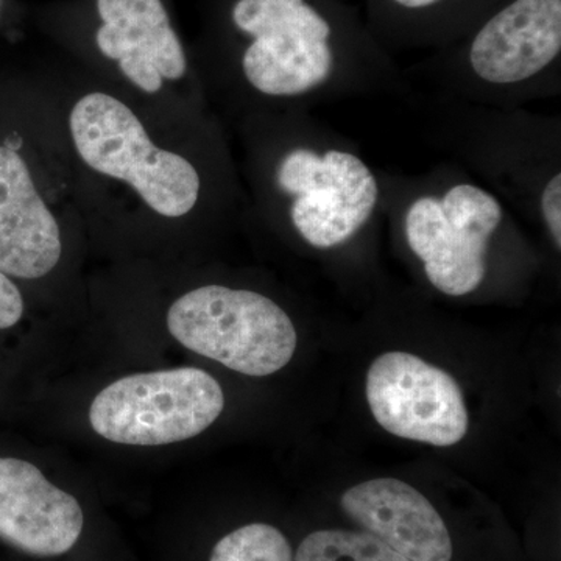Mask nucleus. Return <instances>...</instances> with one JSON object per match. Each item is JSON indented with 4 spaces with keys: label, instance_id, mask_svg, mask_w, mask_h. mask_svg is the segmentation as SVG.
<instances>
[{
    "label": "nucleus",
    "instance_id": "nucleus-1",
    "mask_svg": "<svg viewBox=\"0 0 561 561\" xmlns=\"http://www.w3.org/2000/svg\"><path fill=\"white\" fill-rule=\"evenodd\" d=\"M227 25L245 43L241 66L267 95H298L334 72L337 44L353 25L332 0H228Z\"/></svg>",
    "mask_w": 561,
    "mask_h": 561
},
{
    "label": "nucleus",
    "instance_id": "nucleus-2",
    "mask_svg": "<svg viewBox=\"0 0 561 561\" xmlns=\"http://www.w3.org/2000/svg\"><path fill=\"white\" fill-rule=\"evenodd\" d=\"M77 153L95 172L125 181L154 213L186 216L197 205L201 176L186 158L154 146L142 122L119 99L92 92L69 117Z\"/></svg>",
    "mask_w": 561,
    "mask_h": 561
},
{
    "label": "nucleus",
    "instance_id": "nucleus-3",
    "mask_svg": "<svg viewBox=\"0 0 561 561\" xmlns=\"http://www.w3.org/2000/svg\"><path fill=\"white\" fill-rule=\"evenodd\" d=\"M169 332L187 350L247 376L283 370L297 350L294 321L256 291L203 286L173 302Z\"/></svg>",
    "mask_w": 561,
    "mask_h": 561
},
{
    "label": "nucleus",
    "instance_id": "nucleus-4",
    "mask_svg": "<svg viewBox=\"0 0 561 561\" xmlns=\"http://www.w3.org/2000/svg\"><path fill=\"white\" fill-rule=\"evenodd\" d=\"M224 408V390L209 373L180 367L125 376L105 387L92 401L90 423L121 445H171L208 430Z\"/></svg>",
    "mask_w": 561,
    "mask_h": 561
},
{
    "label": "nucleus",
    "instance_id": "nucleus-5",
    "mask_svg": "<svg viewBox=\"0 0 561 561\" xmlns=\"http://www.w3.org/2000/svg\"><path fill=\"white\" fill-rule=\"evenodd\" d=\"M502 220L500 202L472 184H457L442 201L423 197L405 214V238L435 289L463 297L485 278L489 241Z\"/></svg>",
    "mask_w": 561,
    "mask_h": 561
},
{
    "label": "nucleus",
    "instance_id": "nucleus-6",
    "mask_svg": "<svg viewBox=\"0 0 561 561\" xmlns=\"http://www.w3.org/2000/svg\"><path fill=\"white\" fill-rule=\"evenodd\" d=\"M276 180L295 197L290 217L309 245L327 250L350 241L370 219L378 181L360 158L341 150L319 157L297 149L280 161Z\"/></svg>",
    "mask_w": 561,
    "mask_h": 561
},
{
    "label": "nucleus",
    "instance_id": "nucleus-7",
    "mask_svg": "<svg viewBox=\"0 0 561 561\" xmlns=\"http://www.w3.org/2000/svg\"><path fill=\"white\" fill-rule=\"evenodd\" d=\"M365 393L379 426L394 437L445 448L470 430L459 383L415 354H381L368 368Z\"/></svg>",
    "mask_w": 561,
    "mask_h": 561
},
{
    "label": "nucleus",
    "instance_id": "nucleus-8",
    "mask_svg": "<svg viewBox=\"0 0 561 561\" xmlns=\"http://www.w3.org/2000/svg\"><path fill=\"white\" fill-rule=\"evenodd\" d=\"M341 508L357 529L379 538L411 561H460L453 524L411 483L378 478L350 486Z\"/></svg>",
    "mask_w": 561,
    "mask_h": 561
},
{
    "label": "nucleus",
    "instance_id": "nucleus-9",
    "mask_svg": "<svg viewBox=\"0 0 561 561\" xmlns=\"http://www.w3.org/2000/svg\"><path fill=\"white\" fill-rule=\"evenodd\" d=\"M92 9L95 49L135 87L154 94L162 81L183 79L186 51L165 0H92Z\"/></svg>",
    "mask_w": 561,
    "mask_h": 561
},
{
    "label": "nucleus",
    "instance_id": "nucleus-10",
    "mask_svg": "<svg viewBox=\"0 0 561 561\" xmlns=\"http://www.w3.org/2000/svg\"><path fill=\"white\" fill-rule=\"evenodd\" d=\"M561 0H505L479 22L467 47L470 68L486 83H522L559 60Z\"/></svg>",
    "mask_w": 561,
    "mask_h": 561
},
{
    "label": "nucleus",
    "instance_id": "nucleus-11",
    "mask_svg": "<svg viewBox=\"0 0 561 561\" xmlns=\"http://www.w3.org/2000/svg\"><path fill=\"white\" fill-rule=\"evenodd\" d=\"M79 501L28 461L0 457V540L36 557H58L79 541Z\"/></svg>",
    "mask_w": 561,
    "mask_h": 561
},
{
    "label": "nucleus",
    "instance_id": "nucleus-12",
    "mask_svg": "<svg viewBox=\"0 0 561 561\" xmlns=\"http://www.w3.org/2000/svg\"><path fill=\"white\" fill-rule=\"evenodd\" d=\"M61 253L60 227L27 164L16 151L0 146V273L43 278L57 267Z\"/></svg>",
    "mask_w": 561,
    "mask_h": 561
},
{
    "label": "nucleus",
    "instance_id": "nucleus-13",
    "mask_svg": "<svg viewBox=\"0 0 561 561\" xmlns=\"http://www.w3.org/2000/svg\"><path fill=\"white\" fill-rule=\"evenodd\" d=\"M497 0H370L379 27L401 36L435 38L459 31Z\"/></svg>",
    "mask_w": 561,
    "mask_h": 561
},
{
    "label": "nucleus",
    "instance_id": "nucleus-14",
    "mask_svg": "<svg viewBox=\"0 0 561 561\" xmlns=\"http://www.w3.org/2000/svg\"><path fill=\"white\" fill-rule=\"evenodd\" d=\"M295 561H411L368 531L350 527H317L302 535Z\"/></svg>",
    "mask_w": 561,
    "mask_h": 561
},
{
    "label": "nucleus",
    "instance_id": "nucleus-15",
    "mask_svg": "<svg viewBox=\"0 0 561 561\" xmlns=\"http://www.w3.org/2000/svg\"><path fill=\"white\" fill-rule=\"evenodd\" d=\"M294 546L268 523L243 524L214 545L209 561H295Z\"/></svg>",
    "mask_w": 561,
    "mask_h": 561
},
{
    "label": "nucleus",
    "instance_id": "nucleus-16",
    "mask_svg": "<svg viewBox=\"0 0 561 561\" xmlns=\"http://www.w3.org/2000/svg\"><path fill=\"white\" fill-rule=\"evenodd\" d=\"M541 210L557 249H561V175L557 173L541 194Z\"/></svg>",
    "mask_w": 561,
    "mask_h": 561
},
{
    "label": "nucleus",
    "instance_id": "nucleus-17",
    "mask_svg": "<svg viewBox=\"0 0 561 561\" xmlns=\"http://www.w3.org/2000/svg\"><path fill=\"white\" fill-rule=\"evenodd\" d=\"M24 316V300L16 284L0 273V330H9Z\"/></svg>",
    "mask_w": 561,
    "mask_h": 561
}]
</instances>
